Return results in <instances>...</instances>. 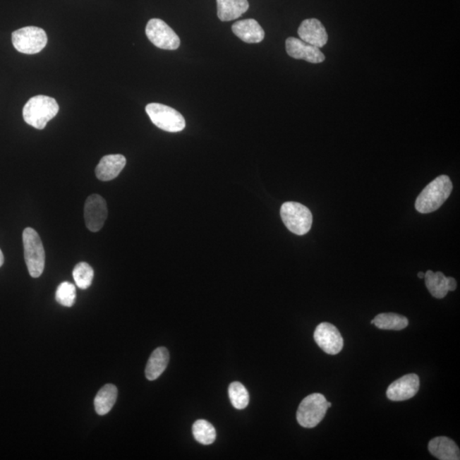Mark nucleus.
Returning <instances> with one entry per match:
<instances>
[{"label":"nucleus","instance_id":"obj_26","mask_svg":"<svg viewBox=\"0 0 460 460\" xmlns=\"http://www.w3.org/2000/svg\"><path fill=\"white\" fill-rule=\"evenodd\" d=\"M447 285L449 291H454L457 289V282L453 277H447Z\"/></svg>","mask_w":460,"mask_h":460},{"label":"nucleus","instance_id":"obj_22","mask_svg":"<svg viewBox=\"0 0 460 460\" xmlns=\"http://www.w3.org/2000/svg\"><path fill=\"white\" fill-rule=\"evenodd\" d=\"M193 435L197 442L203 445H210L216 440V430L207 420H199L192 427Z\"/></svg>","mask_w":460,"mask_h":460},{"label":"nucleus","instance_id":"obj_9","mask_svg":"<svg viewBox=\"0 0 460 460\" xmlns=\"http://www.w3.org/2000/svg\"><path fill=\"white\" fill-rule=\"evenodd\" d=\"M314 339L318 346L328 355H337L342 351L344 339L338 328L331 323L319 324L314 332Z\"/></svg>","mask_w":460,"mask_h":460},{"label":"nucleus","instance_id":"obj_12","mask_svg":"<svg viewBox=\"0 0 460 460\" xmlns=\"http://www.w3.org/2000/svg\"><path fill=\"white\" fill-rule=\"evenodd\" d=\"M286 50L287 54L294 59L305 60L311 63H320L325 61V55L319 48L294 37L286 40Z\"/></svg>","mask_w":460,"mask_h":460},{"label":"nucleus","instance_id":"obj_8","mask_svg":"<svg viewBox=\"0 0 460 460\" xmlns=\"http://www.w3.org/2000/svg\"><path fill=\"white\" fill-rule=\"evenodd\" d=\"M146 35L152 44L163 50L174 51L180 47L179 37L162 20H150L146 26Z\"/></svg>","mask_w":460,"mask_h":460},{"label":"nucleus","instance_id":"obj_11","mask_svg":"<svg viewBox=\"0 0 460 460\" xmlns=\"http://www.w3.org/2000/svg\"><path fill=\"white\" fill-rule=\"evenodd\" d=\"M420 377L414 373L406 375L394 381L387 389L386 396L393 401H404L411 399L420 389Z\"/></svg>","mask_w":460,"mask_h":460},{"label":"nucleus","instance_id":"obj_3","mask_svg":"<svg viewBox=\"0 0 460 460\" xmlns=\"http://www.w3.org/2000/svg\"><path fill=\"white\" fill-rule=\"evenodd\" d=\"M23 241L24 258L32 277L39 278L42 274L45 264V253L42 241L34 229L23 230Z\"/></svg>","mask_w":460,"mask_h":460},{"label":"nucleus","instance_id":"obj_20","mask_svg":"<svg viewBox=\"0 0 460 460\" xmlns=\"http://www.w3.org/2000/svg\"><path fill=\"white\" fill-rule=\"evenodd\" d=\"M425 285L434 298L441 299L446 297L447 289V277L442 272L434 273L428 270L425 274Z\"/></svg>","mask_w":460,"mask_h":460},{"label":"nucleus","instance_id":"obj_7","mask_svg":"<svg viewBox=\"0 0 460 460\" xmlns=\"http://www.w3.org/2000/svg\"><path fill=\"white\" fill-rule=\"evenodd\" d=\"M12 44L16 51L24 54H36L47 47V35L42 28L25 27L12 32Z\"/></svg>","mask_w":460,"mask_h":460},{"label":"nucleus","instance_id":"obj_21","mask_svg":"<svg viewBox=\"0 0 460 460\" xmlns=\"http://www.w3.org/2000/svg\"><path fill=\"white\" fill-rule=\"evenodd\" d=\"M373 324L382 330L400 331L408 326V320L401 315L382 313L373 319Z\"/></svg>","mask_w":460,"mask_h":460},{"label":"nucleus","instance_id":"obj_29","mask_svg":"<svg viewBox=\"0 0 460 460\" xmlns=\"http://www.w3.org/2000/svg\"><path fill=\"white\" fill-rule=\"evenodd\" d=\"M327 406H328V408H331V406H332L331 402L327 401Z\"/></svg>","mask_w":460,"mask_h":460},{"label":"nucleus","instance_id":"obj_25","mask_svg":"<svg viewBox=\"0 0 460 460\" xmlns=\"http://www.w3.org/2000/svg\"><path fill=\"white\" fill-rule=\"evenodd\" d=\"M76 299L75 286L72 283L64 282L57 287L56 293V301L61 305L72 307L75 305Z\"/></svg>","mask_w":460,"mask_h":460},{"label":"nucleus","instance_id":"obj_19","mask_svg":"<svg viewBox=\"0 0 460 460\" xmlns=\"http://www.w3.org/2000/svg\"><path fill=\"white\" fill-rule=\"evenodd\" d=\"M118 397V389L114 385H106L97 394L94 406H95L96 412L99 416H105L109 413L111 409L116 402Z\"/></svg>","mask_w":460,"mask_h":460},{"label":"nucleus","instance_id":"obj_17","mask_svg":"<svg viewBox=\"0 0 460 460\" xmlns=\"http://www.w3.org/2000/svg\"><path fill=\"white\" fill-rule=\"evenodd\" d=\"M217 16L222 22L239 18L249 9L248 0H217Z\"/></svg>","mask_w":460,"mask_h":460},{"label":"nucleus","instance_id":"obj_24","mask_svg":"<svg viewBox=\"0 0 460 460\" xmlns=\"http://www.w3.org/2000/svg\"><path fill=\"white\" fill-rule=\"evenodd\" d=\"M73 277L79 289L82 290L87 289L92 285L94 270L87 262H82L73 269Z\"/></svg>","mask_w":460,"mask_h":460},{"label":"nucleus","instance_id":"obj_10","mask_svg":"<svg viewBox=\"0 0 460 460\" xmlns=\"http://www.w3.org/2000/svg\"><path fill=\"white\" fill-rule=\"evenodd\" d=\"M108 217L106 201L99 195L88 197L85 205V221L90 231L98 232L102 229Z\"/></svg>","mask_w":460,"mask_h":460},{"label":"nucleus","instance_id":"obj_6","mask_svg":"<svg viewBox=\"0 0 460 460\" xmlns=\"http://www.w3.org/2000/svg\"><path fill=\"white\" fill-rule=\"evenodd\" d=\"M146 112L154 125L168 133H179L186 128L183 115L169 106L150 104L146 106Z\"/></svg>","mask_w":460,"mask_h":460},{"label":"nucleus","instance_id":"obj_13","mask_svg":"<svg viewBox=\"0 0 460 460\" xmlns=\"http://www.w3.org/2000/svg\"><path fill=\"white\" fill-rule=\"evenodd\" d=\"M298 34L303 42L319 49L325 47L328 41L325 27L318 19L315 18L303 20L298 28Z\"/></svg>","mask_w":460,"mask_h":460},{"label":"nucleus","instance_id":"obj_5","mask_svg":"<svg viewBox=\"0 0 460 460\" xmlns=\"http://www.w3.org/2000/svg\"><path fill=\"white\" fill-rule=\"evenodd\" d=\"M327 401L322 394L308 396L298 406L297 420L305 428L311 429L322 421L327 412Z\"/></svg>","mask_w":460,"mask_h":460},{"label":"nucleus","instance_id":"obj_15","mask_svg":"<svg viewBox=\"0 0 460 460\" xmlns=\"http://www.w3.org/2000/svg\"><path fill=\"white\" fill-rule=\"evenodd\" d=\"M232 31L238 38L248 44L260 43L265 36V30L254 19L242 20L234 23Z\"/></svg>","mask_w":460,"mask_h":460},{"label":"nucleus","instance_id":"obj_16","mask_svg":"<svg viewBox=\"0 0 460 460\" xmlns=\"http://www.w3.org/2000/svg\"><path fill=\"white\" fill-rule=\"evenodd\" d=\"M428 447L430 453L438 459L459 460L460 459L459 447L449 437H435L429 442Z\"/></svg>","mask_w":460,"mask_h":460},{"label":"nucleus","instance_id":"obj_23","mask_svg":"<svg viewBox=\"0 0 460 460\" xmlns=\"http://www.w3.org/2000/svg\"><path fill=\"white\" fill-rule=\"evenodd\" d=\"M230 401L236 409H244L249 404L250 397L248 389L240 382H233L229 387Z\"/></svg>","mask_w":460,"mask_h":460},{"label":"nucleus","instance_id":"obj_18","mask_svg":"<svg viewBox=\"0 0 460 460\" xmlns=\"http://www.w3.org/2000/svg\"><path fill=\"white\" fill-rule=\"evenodd\" d=\"M169 351L165 347L156 349L147 361L145 375L147 380L153 381L157 380L166 370L168 363H169Z\"/></svg>","mask_w":460,"mask_h":460},{"label":"nucleus","instance_id":"obj_2","mask_svg":"<svg viewBox=\"0 0 460 460\" xmlns=\"http://www.w3.org/2000/svg\"><path fill=\"white\" fill-rule=\"evenodd\" d=\"M59 106L54 98L40 95L28 101L24 106L23 114L27 124L42 130L59 114Z\"/></svg>","mask_w":460,"mask_h":460},{"label":"nucleus","instance_id":"obj_28","mask_svg":"<svg viewBox=\"0 0 460 460\" xmlns=\"http://www.w3.org/2000/svg\"><path fill=\"white\" fill-rule=\"evenodd\" d=\"M418 278H420V279L425 278V274L423 273V272H420V273L418 274Z\"/></svg>","mask_w":460,"mask_h":460},{"label":"nucleus","instance_id":"obj_14","mask_svg":"<svg viewBox=\"0 0 460 460\" xmlns=\"http://www.w3.org/2000/svg\"><path fill=\"white\" fill-rule=\"evenodd\" d=\"M126 165V159L122 155H109L100 160L96 168L97 178L104 182L116 178Z\"/></svg>","mask_w":460,"mask_h":460},{"label":"nucleus","instance_id":"obj_4","mask_svg":"<svg viewBox=\"0 0 460 460\" xmlns=\"http://www.w3.org/2000/svg\"><path fill=\"white\" fill-rule=\"evenodd\" d=\"M281 217L286 227L297 236L306 235L313 223V217L309 208L293 201L282 205Z\"/></svg>","mask_w":460,"mask_h":460},{"label":"nucleus","instance_id":"obj_1","mask_svg":"<svg viewBox=\"0 0 460 460\" xmlns=\"http://www.w3.org/2000/svg\"><path fill=\"white\" fill-rule=\"evenodd\" d=\"M453 190V184L449 176L442 175L430 183L416 202V208L420 213H430L438 210L443 203L449 199Z\"/></svg>","mask_w":460,"mask_h":460},{"label":"nucleus","instance_id":"obj_27","mask_svg":"<svg viewBox=\"0 0 460 460\" xmlns=\"http://www.w3.org/2000/svg\"><path fill=\"white\" fill-rule=\"evenodd\" d=\"M4 262H5V258H4V254L1 249H0V267L4 265Z\"/></svg>","mask_w":460,"mask_h":460}]
</instances>
